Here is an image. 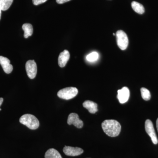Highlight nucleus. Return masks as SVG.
<instances>
[{"instance_id": "obj_1", "label": "nucleus", "mask_w": 158, "mask_h": 158, "mask_svg": "<svg viewBox=\"0 0 158 158\" xmlns=\"http://www.w3.org/2000/svg\"><path fill=\"white\" fill-rule=\"evenodd\" d=\"M102 127L106 134L111 137H117L121 131V125L114 119L105 120L102 123Z\"/></svg>"}, {"instance_id": "obj_2", "label": "nucleus", "mask_w": 158, "mask_h": 158, "mask_svg": "<svg viewBox=\"0 0 158 158\" xmlns=\"http://www.w3.org/2000/svg\"><path fill=\"white\" fill-rule=\"evenodd\" d=\"M19 122L31 130H36L39 127V121L35 116L30 114H26L20 117Z\"/></svg>"}, {"instance_id": "obj_3", "label": "nucleus", "mask_w": 158, "mask_h": 158, "mask_svg": "<svg viewBox=\"0 0 158 158\" xmlns=\"http://www.w3.org/2000/svg\"><path fill=\"white\" fill-rule=\"evenodd\" d=\"M78 90L74 87H68L61 89L58 91L57 95L60 98L65 100H69L76 96Z\"/></svg>"}, {"instance_id": "obj_4", "label": "nucleus", "mask_w": 158, "mask_h": 158, "mask_svg": "<svg viewBox=\"0 0 158 158\" xmlns=\"http://www.w3.org/2000/svg\"><path fill=\"white\" fill-rule=\"evenodd\" d=\"M116 35L118 48L122 50L126 49L129 44L128 38L127 34L124 31L119 30L116 32Z\"/></svg>"}, {"instance_id": "obj_5", "label": "nucleus", "mask_w": 158, "mask_h": 158, "mask_svg": "<svg viewBox=\"0 0 158 158\" xmlns=\"http://www.w3.org/2000/svg\"><path fill=\"white\" fill-rule=\"evenodd\" d=\"M145 129L148 135L151 138L153 143L156 144L158 143V138L156 135L155 131L152 122L150 119H147L145 122Z\"/></svg>"}, {"instance_id": "obj_6", "label": "nucleus", "mask_w": 158, "mask_h": 158, "mask_svg": "<svg viewBox=\"0 0 158 158\" xmlns=\"http://www.w3.org/2000/svg\"><path fill=\"white\" fill-rule=\"evenodd\" d=\"M26 70L27 75L30 79H33L37 73V65L34 60L28 61L26 64Z\"/></svg>"}, {"instance_id": "obj_7", "label": "nucleus", "mask_w": 158, "mask_h": 158, "mask_svg": "<svg viewBox=\"0 0 158 158\" xmlns=\"http://www.w3.org/2000/svg\"><path fill=\"white\" fill-rule=\"evenodd\" d=\"M67 123L69 125H73L78 128H81L84 126L83 121L79 118L78 115L75 113L69 114L67 119Z\"/></svg>"}, {"instance_id": "obj_8", "label": "nucleus", "mask_w": 158, "mask_h": 158, "mask_svg": "<svg viewBox=\"0 0 158 158\" xmlns=\"http://www.w3.org/2000/svg\"><path fill=\"white\" fill-rule=\"evenodd\" d=\"M130 95L129 89L127 87H124L118 90L117 97L119 102L121 104H123L128 101Z\"/></svg>"}, {"instance_id": "obj_9", "label": "nucleus", "mask_w": 158, "mask_h": 158, "mask_svg": "<svg viewBox=\"0 0 158 158\" xmlns=\"http://www.w3.org/2000/svg\"><path fill=\"white\" fill-rule=\"evenodd\" d=\"M63 152L66 156H75L82 154L84 150L78 147H73L71 146H65L63 148Z\"/></svg>"}, {"instance_id": "obj_10", "label": "nucleus", "mask_w": 158, "mask_h": 158, "mask_svg": "<svg viewBox=\"0 0 158 158\" xmlns=\"http://www.w3.org/2000/svg\"><path fill=\"white\" fill-rule=\"evenodd\" d=\"M0 64L6 73H10L13 70V66L10 64V60L6 57L0 56Z\"/></svg>"}, {"instance_id": "obj_11", "label": "nucleus", "mask_w": 158, "mask_h": 158, "mask_svg": "<svg viewBox=\"0 0 158 158\" xmlns=\"http://www.w3.org/2000/svg\"><path fill=\"white\" fill-rule=\"evenodd\" d=\"M70 58V54L68 50H65L59 55L58 64L61 68L65 67Z\"/></svg>"}, {"instance_id": "obj_12", "label": "nucleus", "mask_w": 158, "mask_h": 158, "mask_svg": "<svg viewBox=\"0 0 158 158\" xmlns=\"http://www.w3.org/2000/svg\"><path fill=\"white\" fill-rule=\"evenodd\" d=\"M83 106L88 110L89 113L92 114H94L98 111L97 104L91 101H85L83 103Z\"/></svg>"}, {"instance_id": "obj_13", "label": "nucleus", "mask_w": 158, "mask_h": 158, "mask_svg": "<svg viewBox=\"0 0 158 158\" xmlns=\"http://www.w3.org/2000/svg\"><path fill=\"white\" fill-rule=\"evenodd\" d=\"M22 29L24 32V37L25 38H27L30 36H32L33 33V27L31 24H24L22 26Z\"/></svg>"}, {"instance_id": "obj_14", "label": "nucleus", "mask_w": 158, "mask_h": 158, "mask_svg": "<svg viewBox=\"0 0 158 158\" xmlns=\"http://www.w3.org/2000/svg\"><path fill=\"white\" fill-rule=\"evenodd\" d=\"M45 158H62L60 154L56 150L50 148L46 152Z\"/></svg>"}, {"instance_id": "obj_15", "label": "nucleus", "mask_w": 158, "mask_h": 158, "mask_svg": "<svg viewBox=\"0 0 158 158\" xmlns=\"http://www.w3.org/2000/svg\"><path fill=\"white\" fill-rule=\"evenodd\" d=\"M131 7L134 11L139 14H143L145 11L143 5L138 2H133L131 3Z\"/></svg>"}, {"instance_id": "obj_16", "label": "nucleus", "mask_w": 158, "mask_h": 158, "mask_svg": "<svg viewBox=\"0 0 158 158\" xmlns=\"http://www.w3.org/2000/svg\"><path fill=\"white\" fill-rule=\"evenodd\" d=\"M13 0H0V9L2 11H6L10 8Z\"/></svg>"}, {"instance_id": "obj_17", "label": "nucleus", "mask_w": 158, "mask_h": 158, "mask_svg": "<svg viewBox=\"0 0 158 158\" xmlns=\"http://www.w3.org/2000/svg\"><path fill=\"white\" fill-rule=\"evenodd\" d=\"M141 97L145 101H148L151 98V94L149 90L144 88H142L141 89Z\"/></svg>"}, {"instance_id": "obj_18", "label": "nucleus", "mask_w": 158, "mask_h": 158, "mask_svg": "<svg viewBox=\"0 0 158 158\" xmlns=\"http://www.w3.org/2000/svg\"><path fill=\"white\" fill-rule=\"evenodd\" d=\"M99 58V54L97 52H94L88 55L86 57L88 62H94L97 61Z\"/></svg>"}, {"instance_id": "obj_19", "label": "nucleus", "mask_w": 158, "mask_h": 158, "mask_svg": "<svg viewBox=\"0 0 158 158\" xmlns=\"http://www.w3.org/2000/svg\"><path fill=\"white\" fill-rule=\"evenodd\" d=\"M47 0H33V3L35 6H38L40 4L45 2Z\"/></svg>"}, {"instance_id": "obj_20", "label": "nucleus", "mask_w": 158, "mask_h": 158, "mask_svg": "<svg viewBox=\"0 0 158 158\" xmlns=\"http://www.w3.org/2000/svg\"><path fill=\"white\" fill-rule=\"evenodd\" d=\"M71 0H56L57 3L59 4H62L63 3L67 2Z\"/></svg>"}, {"instance_id": "obj_21", "label": "nucleus", "mask_w": 158, "mask_h": 158, "mask_svg": "<svg viewBox=\"0 0 158 158\" xmlns=\"http://www.w3.org/2000/svg\"><path fill=\"white\" fill-rule=\"evenodd\" d=\"M3 100H3V98H0V106H1V105L2 104Z\"/></svg>"}, {"instance_id": "obj_22", "label": "nucleus", "mask_w": 158, "mask_h": 158, "mask_svg": "<svg viewBox=\"0 0 158 158\" xmlns=\"http://www.w3.org/2000/svg\"><path fill=\"white\" fill-rule=\"evenodd\" d=\"M156 127L157 129V131L158 132V118H157V119L156 120Z\"/></svg>"}, {"instance_id": "obj_23", "label": "nucleus", "mask_w": 158, "mask_h": 158, "mask_svg": "<svg viewBox=\"0 0 158 158\" xmlns=\"http://www.w3.org/2000/svg\"><path fill=\"white\" fill-rule=\"evenodd\" d=\"M2 10L0 9V19H1V15H2Z\"/></svg>"}, {"instance_id": "obj_24", "label": "nucleus", "mask_w": 158, "mask_h": 158, "mask_svg": "<svg viewBox=\"0 0 158 158\" xmlns=\"http://www.w3.org/2000/svg\"><path fill=\"white\" fill-rule=\"evenodd\" d=\"M113 35H114V36H115V35H115V33H113Z\"/></svg>"}, {"instance_id": "obj_25", "label": "nucleus", "mask_w": 158, "mask_h": 158, "mask_svg": "<svg viewBox=\"0 0 158 158\" xmlns=\"http://www.w3.org/2000/svg\"><path fill=\"white\" fill-rule=\"evenodd\" d=\"M1 110H2V109H0V111H1Z\"/></svg>"}]
</instances>
